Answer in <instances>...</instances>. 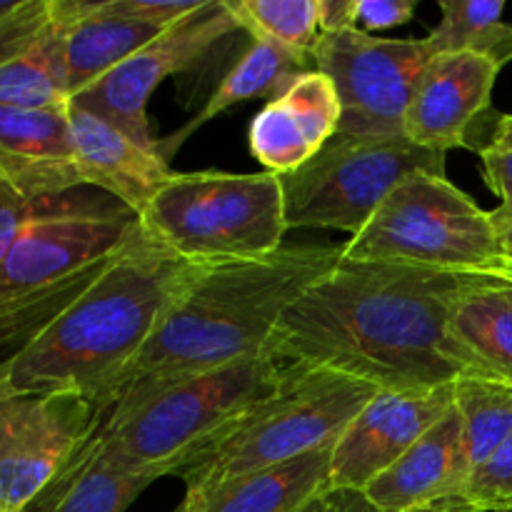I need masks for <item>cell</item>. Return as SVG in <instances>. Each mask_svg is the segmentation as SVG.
Segmentation results:
<instances>
[{
  "label": "cell",
  "instance_id": "14",
  "mask_svg": "<svg viewBox=\"0 0 512 512\" xmlns=\"http://www.w3.org/2000/svg\"><path fill=\"white\" fill-rule=\"evenodd\" d=\"M500 65L478 53H438L420 75L405 113L410 143L448 153L473 148L470 135L493 100Z\"/></svg>",
  "mask_w": 512,
  "mask_h": 512
},
{
  "label": "cell",
  "instance_id": "30",
  "mask_svg": "<svg viewBox=\"0 0 512 512\" xmlns=\"http://www.w3.org/2000/svg\"><path fill=\"white\" fill-rule=\"evenodd\" d=\"M203 0H100V10L133 23L155 25L165 30L180 18L198 10Z\"/></svg>",
  "mask_w": 512,
  "mask_h": 512
},
{
  "label": "cell",
  "instance_id": "4",
  "mask_svg": "<svg viewBox=\"0 0 512 512\" xmlns=\"http://www.w3.org/2000/svg\"><path fill=\"white\" fill-rule=\"evenodd\" d=\"M135 223L120 203L75 190L40 203L0 263V365L103 275Z\"/></svg>",
  "mask_w": 512,
  "mask_h": 512
},
{
  "label": "cell",
  "instance_id": "10",
  "mask_svg": "<svg viewBox=\"0 0 512 512\" xmlns=\"http://www.w3.org/2000/svg\"><path fill=\"white\" fill-rule=\"evenodd\" d=\"M310 58L338 90V133L405 138L410 98L435 50L425 38H378L353 28L320 35Z\"/></svg>",
  "mask_w": 512,
  "mask_h": 512
},
{
  "label": "cell",
  "instance_id": "16",
  "mask_svg": "<svg viewBox=\"0 0 512 512\" xmlns=\"http://www.w3.org/2000/svg\"><path fill=\"white\" fill-rule=\"evenodd\" d=\"M340 115L343 108L333 80L315 68L305 70L253 118L248 130L250 153L268 173H295L338 133Z\"/></svg>",
  "mask_w": 512,
  "mask_h": 512
},
{
  "label": "cell",
  "instance_id": "34",
  "mask_svg": "<svg viewBox=\"0 0 512 512\" xmlns=\"http://www.w3.org/2000/svg\"><path fill=\"white\" fill-rule=\"evenodd\" d=\"M330 503H333V512H393V510H380L365 498L363 493L355 490H330ZM418 512H470L463 505H448V508H433V510H418Z\"/></svg>",
  "mask_w": 512,
  "mask_h": 512
},
{
  "label": "cell",
  "instance_id": "12",
  "mask_svg": "<svg viewBox=\"0 0 512 512\" xmlns=\"http://www.w3.org/2000/svg\"><path fill=\"white\" fill-rule=\"evenodd\" d=\"M238 30L228 0H203L198 10L155 35L105 78L70 98V103L108 120L135 143L155 148L158 138H153L148 123L150 95L165 78L195 68L215 45Z\"/></svg>",
  "mask_w": 512,
  "mask_h": 512
},
{
  "label": "cell",
  "instance_id": "25",
  "mask_svg": "<svg viewBox=\"0 0 512 512\" xmlns=\"http://www.w3.org/2000/svg\"><path fill=\"white\" fill-rule=\"evenodd\" d=\"M0 155L73 175L68 108H10L0 105Z\"/></svg>",
  "mask_w": 512,
  "mask_h": 512
},
{
  "label": "cell",
  "instance_id": "35",
  "mask_svg": "<svg viewBox=\"0 0 512 512\" xmlns=\"http://www.w3.org/2000/svg\"><path fill=\"white\" fill-rule=\"evenodd\" d=\"M485 148H508V150H512V113L510 115H498L493 133H490V143L485 145Z\"/></svg>",
  "mask_w": 512,
  "mask_h": 512
},
{
  "label": "cell",
  "instance_id": "32",
  "mask_svg": "<svg viewBox=\"0 0 512 512\" xmlns=\"http://www.w3.org/2000/svg\"><path fill=\"white\" fill-rule=\"evenodd\" d=\"M418 0H358L355 3V28L373 35L378 30L398 28L413 20Z\"/></svg>",
  "mask_w": 512,
  "mask_h": 512
},
{
  "label": "cell",
  "instance_id": "11",
  "mask_svg": "<svg viewBox=\"0 0 512 512\" xmlns=\"http://www.w3.org/2000/svg\"><path fill=\"white\" fill-rule=\"evenodd\" d=\"M103 423L78 393L0 388V512H25L55 483Z\"/></svg>",
  "mask_w": 512,
  "mask_h": 512
},
{
  "label": "cell",
  "instance_id": "15",
  "mask_svg": "<svg viewBox=\"0 0 512 512\" xmlns=\"http://www.w3.org/2000/svg\"><path fill=\"white\" fill-rule=\"evenodd\" d=\"M0 105L68 108L58 0H20L0 18Z\"/></svg>",
  "mask_w": 512,
  "mask_h": 512
},
{
  "label": "cell",
  "instance_id": "9",
  "mask_svg": "<svg viewBox=\"0 0 512 512\" xmlns=\"http://www.w3.org/2000/svg\"><path fill=\"white\" fill-rule=\"evenodd\" d=\"M445 155L408 138H360L335 133L310 163L280 175L285 225L343 230L365 228L383 200L413 175H445Z\"/></svg>",
  "mask_w": 512,
  "mask_h": 512
},
{
  "label": "cell",
  "instance_id": "33",
  "mask_svg": "<svg viewBox=\"0 0 512 512\" xmlns=\"http://www.w3.org/2000/svg\"><path fill=\"white\" fill-rule=\"evenodd\" d=\"M355 3L358 0H318L320 33H340L355 28Z\"/></svg>",
  "mask_w": 512,
  "mask_h": 512
},
{
  "label": "cell",
  "instance_id": "29",
  "mask_svg": "<svg viewBox=\"0 0 512 512\" xmlns=\"http://www.w3.org/2000/svg\"><path fill=\"white\" fill-rule=\"evenodd\" d=\"M470 512H512V433L498 453L473 473L465 490Z\"/></svg>",
  "mask_w": 512,
  "mask_h": 512
},
{
  "label": "cell",
  "instance_id": "27",
  "mask_svg": "<svg viewBox=\"0 0 512 512\" xmlns=\"http://www.w3.org/2000/svg\"><path fill=\"white\" fill-rule=\"evenodd\" d=\"M80 190L73 175L0 155V263L40 203Z\"/></svg>",
  "mask_w": 512,
  "mask_h": 512
},
{
  "label": "cell",
  "instance_id": "18",
  "mask_svg": "<svg viewBox=\"0 0 512 512\" xmlns=\"http://www.w3.org/2000/svg\"><path fill=\"white\" fill-rule=\"evenodd\" d=\"M468 453L458 410H450L398 463L363 490L380 510L418 512L463 505L470 483Z\"/></svg>",
  "mask_w": 512,
  "mask_h": 512
},
{
  "label": "cell",
  "instance_id": "31",
  "mask_svg": "<svg viewBox=\"0 0 512 512\" xmlns=\"http://www.w3.org/2000/svg\"><path fill=\"white\" fill-rule=\"evenodd\" d=\"M480 165L488 188L500 198V205L493 213L495 225H505L512 220V150L508 148H483Z\"/></svg>",
  "mask_w": 512,
  "mask_h": 512
},
{
  "label": "cell",
  "instance_id": "23",
  "mask_svg": "<svg viewBox=\"0 0 512 512\" xmlns=\"http://www.w3.org/2000/svg\"><path fill=\"white\" fill-rule=\"evenodd\" d=\"M450 335L468 360L473 378L512 385V303L485 275L455 308Z\"/></svg>",
  "mask_w": 512,
  "mask_h": 512
},
{
  "label": "cell",
  "instance_id": "6",
  "mask_svg": "<svg viewBox=\"0 0 512 512\" xmlns=\"http://www.w3.org/2000/svg\"><path fill=\"white\" fill-rule=\"evenodd\" d=\"M285 378V365L265 355L178 380L128 408L103 415L98 433L115 453L153 470L178 475L198 450L245 410L268 398Z\"/></svg>",
  "mask_w": 512,
  "mask_h": 512
},
{
  "label": "cell",
  "instance_id": "38",
  "mask_svg": "<svg viewBox=\"0 0 512 512\" xmlns=\"http://www.w3.org/2000/svg\"><path fill=\"white\" fill-rule=\"evenodd\" d=\"M20 0H0V18H3V15H8L10 10H15V5H18Z\"/></svg>",
  "mask_w": 512,
  "mask_h": 512
},
{
  "label": "cell",
  "instance_id": "24",
  "mask_svg": "<svg viewBox=\"0 0 512 512\" xmlns=\"http://www.w3.org/2000/svg\"><path fill=\"white\" fill-rule=\"evenodd\" d=\"M443 20L425 43L438 53H478L498 63L512 60V23L503 18V0H440Z\"/></svg>",
  "mask_w": 512,
  "mask_h": 512
},
{
  "label": "cell",
  "instance_id": "37",
  "mask_svg": "<svg viewBox=\"0 0 512 512\" xmlns=\"http://www.w3.org/2000/svg\"><path fill=\"white\" fill-rule=\"evenodd\" d=\"M300 512H333V503H330V490L325 495H320V498H315L313 503L305 505Z\"/></svg>",
  "mask_w": 512,
  "mask_h": 512
},
{
  "label": "cell",
  "instance_id": "17",
  "mask_svg": "<svg viewBox=\"0 0 512 512\" xmlns=\"http://www.w3.org/2000/svg\"><path fill=\"white\" fill-rule=\"evenodd\" d=\"M73 168L80 188L90 185L108 193L135 218L145 213L150 200L173 178L168 160L158 148H145L108 120L68 105Z\"/></svg>",
  "mask_w": 512,
  "mask_h": 512
},
{
  "label": "cell",
  "instance_id": "22",
  "mask_svg": "<svg viewBox=\"0 0 512 512\" xmlns=\"http://www.w3.org/2000/svg\"><path fill=\"white\" fill-rule=\"evenodd\" d=\"M308 63V58H300L290 50L278 48L273 43H263V40H253V45L240 55L238 63L220 80L218 90L210 95L203 110L193 120H188L183 128L170 133L168 138H158L155 148L165 160H170L195 130L203 128L205 123L218 118L233 105L248 103L255 98H268V103L280 98L293 85V80L308 70Z\"/></svg>",
  "mask_w": 512,
  "mask_h": 512
},
{
  "label": "cell",
  "instance_id": "1",
  "mask_svg": "<svg viewBox=\"0 0 512 512\" xmlns=\"http://www.w3.org/2000/svg\"><path fill=\"white\" fill-rule=\"evenodd\" d=\"M483 278L343 258L285 310L268 355L335 370L378 390H425L473 378L450 320Z\"/></svg>",
  "mask_w": 512,
  "mask_h": 512
},
{
  "label": "cell",
  "instance_id": "20",
  "mask_svg": "<svg viewBox=\"0 0 512 512\" xmlns=\"http://www.w3.org/2000/svg\"><path fill=\"white\" fill-rule=\"evenodd\" d=\"M330 458L333 445L258 473L223 480L183 503L188 512H300L330 490Z\"/></svg>",
  "mask_w": 512,
  "mask_h": 512
},
{
  "label": "cell",
  "instance_id": "8",
  "mask_svg": "<svg viewBox=\"0 0 512 512\" xmlns=\"http://www.w3.org/2000/svg\"><path fill=\"white\" fill-rule=\"evenodd\" d=\"M343 258L450 273H505L493 213L440 175L403 180L365 228L350 235Z\"/></svg>",
  "mask_w": 512,
  "mask_h": 512
},
{
  "label": "cell",
  "instance_id": "19",
  "mask_svg": "<svg viewBox=\"0 0 512 512\" xmlns=\"http://www.w3.org/2000/svg\"><path fill=\"white\" fill-rule=\"evenodd\" d=\"M155 480L153 470L125 460L95 430L30 512H125Z\"/></svg>",
  "mask_w": 512,
  "mask_h": 512
},
{
  "label": "cell",
  "instance_id": "5",
  "mask_svg": "<svg viewBox=\"0 0 512 512\" xmlns=\"http://www.w3.org/2000/svg\"><path fill=\"white\" fill-rule=\"evenodd\" d=\"M375 395L378 388L350 375L285 365L283 383L268 398L245 410L180 468L185 498L223 480L330 448Z\"/></svg>",
  "mask_w": 512,
  "mask_h": 512
},
{
  "label": "cell",
  "instance_id": "2",
  "mask_svg": "<svg viewBox=\"0 0 512 512\" xmlns=\"http://www.w3.org/2000/svg\"><path fill=\"white\" fill-rule=\"evenodd\" d=\"M343 260V245H283L263 258L198 265L103 415L155 390L268 353L285 310Z\"/></svg>",
  "mask_w": 512,
  "mask_h": 512
},
{
  "label": "cell",
  "instance_id": "28",
  "mask_svg": "<svg viewBox=\"0 0 512 512\" xmlns=\"http://www.w3.org/2000/svg\"><path fill=\"white\" fill-rule=\"evenodd\" d=\"M230 13L240 30L253 40L308 58L320 40L318 0H228Z\"/></svg>",
  "mask_w": 512,
  "mask_h": 512
},
{
  "label": "cell",
  "instance_id": "21",
  "mask_svg": "<svg viewBox=\"0 0 512 512\" xmlns=\"http://www.w3.org/2000/svg\"><path fill=\"white\" fill-rule=\"evenodd\" d=\"M65 23V88L75 98L138 53L158 33L100 10V0H58Z\"/></svg>",
  "mask_w": 512,
  "mask_h": 512
},
{
  "label": "cell",
  "instance_id": "7",
  "mask_svg": "<svg viewBox=\"0 0 512 512\" xmlns=\"http://www.w3.org/2000/svg\"><path fill=\"white\" fill-rule=\"evenodd\" d=\"M145 233L193 265L263 258L283 248L285 198L275 173H175L140 215Z\"/></svg>",
  "mask_w": 512,
  "mask_h": 512
},
{
  "label": "cell",
  "instance_id": "40",
  "mask_svg": "<svg viewBox=\"0 0 512 512\" xmlns=\"http://www.w3.org/2000/svg\"><path fill=\"white\" fill-rule=\"evenodd\" d=\"M25 512H30V510H25Z\"/></svg>",
  "mask_w": 512,
  "mask_h": 512
},
{
  "label": "cell",
  "instance_id": "13",
  "mask_svg": "<svg viewBox=\"0 0 512 512\" xmlns=\"http://www.w3.org/2000/svg\"><path fill=\"white\" fill-rule=\"evenodd\" d=\"M455 405V383L425 390H378L333 445L330 490L363 493Z\"/></svg>",
  "mask_w": 512,
  "mask_h": 512
},
{
  "label": "cell",
  "instance_id": "39",
  "mask_svg": "<svg viewBox=\"0 0 512 512\" xmlns=\"http://www.w3.org/2000/svg\"><path fill=\"white\" fill-rule=\"evenodd\" d=\"M173 512H188V505H185V503H180V505H178V508H175Z\"/></svg>",
  "mask_w": 512,
  "mask_h": 512
},
{
  "label": "cell",
  "instance_id": "26",
  "mask_svg": "<svg viewBox=\"0 0 512 512\" xmlns=\"http://www.w3.org/2000/svg\"><path fill=\"white\" fill-rule=\"evenodd\" d=\"M455 410L463 425L470 470L475 473L512 433V385L488 378H460L455 383Z\"/></svg>",
  "mask_w": 512,
  "mask_h": 512
},
{
  "label": "cell",
  "instance_id": "36",
  "mask_svg": "<svg viewBox=\"0 0 512 512\" xmlns=\"http://www.w3.org/2000/svg\"><path fill=\"white\" fill-rule=\"evenodd\" d=\"M500 255H503L505 273H512V220L510 223L500 225Z\"/></svg>",
  "mask_w": 512,
  "mask_h": 512
},
{
  "label": "cell",
  "instance_id": "3",
  "mask_svg": "<svg viewBox=\"0 0 512 512\" xmlns=\"http://www.w3.org/2000/svg\"><path fill=\"white\" fill-rule=\"evenodd\" d=\"M198 265L178 258L140 220L98 280L38 338L0 365L13 393H78L103 413Z\"/></svg>",
  "mask_w": 512,
  "mask_h": 512
}]
</instances>
